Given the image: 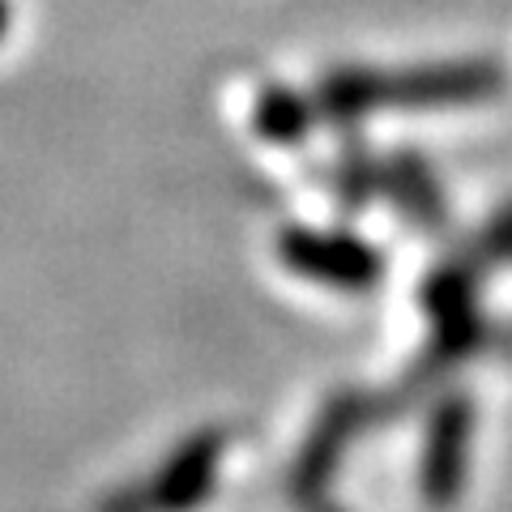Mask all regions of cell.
Instances as JSON below:
<instances>
[{
  "label": "cell",
  "instance_id": "1",
  "mask_svg": "<svg viewBox=\"0 0 512 512\" xmlns=\"http://www.w3.org/2000/svg\"><path fill=\"white\" fill-rule=\"evenodd\" d=\"M495 77L483 69H444V73H410V77H338L325 86V103L333 111H367V107H427L440 99H474Z\"/></svg>",
  "mask_w": 512,
  "mask_h": 512
},
{
  "label": "cell",
  "instance_id": "2",
  "mask_svg": "<svg viewBox=\"0 0 512 512\" xmlns=\"http://www.w3.org/2000/svg\"><path fill=\"white\" fill-rule=\"evenodd\" d=\"M282 261L295 274L342 286V291H367L380 282V256L355 235H325V231H291L282 239Z\"/></svg>",
  "mask_w": 512,
  "mask_h": 512
},
{
  "label": "cell",
  "instance_id": "3",
  "mask_svg": "<svg viewBox=\"0 0 512 512\" xmlns=\"http://www.w3.org/2000/svg\"><path fill=\"white\" fill-rule=\"evenodd\" d=\"M466 440H470V410L466 402L440 406L423 453V495L431 504H453L466 483Z\"/></svg>",
  "mask_w": 512,
  "mask_h": 512
},
{
  "label": "cell",
  "instance_id": "4",
  "mask_svg": "<svg viewBox=\"0 0 512 512\" xmlns=\"http://www.w3.org/2000/svg\"><path fill=\"white\" fill-rule=\"evenodd\" d=\"M214 461H218V440H197L188 444L175 466L163 470V483H158V508L163 512H184L210 495L214 487Z\"/></svg>",
  "mask_w": 512,
  "mask_h": 512
},
{
  "label": "cell",
  "instance_id": "5",
  "mask_svg": "<svg viewBox=\"0 0 512 512\" xmlns=\"http://www.w3.org/2000/svg\"><path fill=\"white\" fill-rule=\"evenodd\" d=\"M5 22H9V5L0 0V35H5Z\"/></svg>",
  "mask_w": 512,
  "mask_h": 512
}]
</instances>
